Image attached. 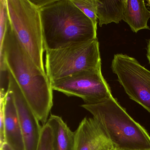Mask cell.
<instances>
[{
	"mask_svg": "<svg viewBox=\"0 0 150 150\" xmlns=\"http://www.w3.org/2000/svg\"><path fill=\"white\" fill-rule=\"evenodd\" d=\"M8 72V71H7ZM8 74V89L13 95L24 140L25 150H36L42 127L24 98L15 80Z\"/></svg>",
	"mask_w": 150,
	"mask_h": 150,
	"instance_id": "obj_8",
	"label": "cell"
},
{
	"mask_svg": "<svg viewBox=\"0 0 150 150\" xmlns=\"http://www.w3.org/2000/svg\"><path fill=\"white\" fill-rule=\"evenodd\" d=\"M36 150H54L52 129L47 123L42 126Z\"/></svg>",
	"mask_w": 150,
	"mask_h": 150,
	"instance_id": "obj_15",
	"label": "cell"
},
{
	"mask_svg": "<svg viewBox=\"0 0 150 150\" xmlns=\"http://www.w3.org/2000/svg\"><path fill=\"white\" fill-rule=\"evenodd\" d=\"M74 150H115V148L100 125L93 117H85L74 132Z\"/></svg>",
	"mask_w": 150,
	"mask_h": 150,
	"instance_id": "obj_9",
	"label": "cell"
},
{
	"mask_svg": "<svg viewBox=\"0 0 150 150\" xmlns=\"http://www.w3.org/2000/svg\"><path fill=\"white\" fill-rule=\"evenodd\" d=\"M30 1L37 7L38 9H40L51 4L53 0H30Z\"/></svg>",
	"mask_w": 150,
	"mask_h": 150,
	"instance_id": "obj_18",
	"label": "cell"
},
{
	"mask_svg": "<svg viewBox=\"0 0 150 150\" xmlns=\"http://www.w3.org/2000/svg\"><path fill=\"white\" fill-rule=\"evenodd\" d=\"M1 150H13V149L6 143L1 147Z\"/></svg>",
	"mask_w": 150,
	"mask_h": 150,
	"instance_id": "obj_20",
	"label": "cell"
},
{
	"mask_svg": "<svg viewBox=\"0 0 150 150\" xmlns=\"http://www.w3.org/2000/svg\"><path fill=\"white\" fill-rule=\"evenodd\" d=\"M4 98H1L0 104V144L1 147L6 144L5 134V109Z\"/></svg>",
	"mask_w": 150,
	"mask_h": 150,
	"instance_id": "obj_17",
	"label": "cell"
},
{
	"mask_svg": "<svg viewBox=\"0 0 150 150\" xmlns=\"http://www.w3.org/2000/svg\"><path fill=\"white\" fill-rule=\"evenodd\" d=\"M73 3L89 19L97 28V17L96 0H71Z\"/></svg>",
	"mask_w": 150,
	"mask_h": 150,
	"instance_id": "obj_14",
	"label": "cell"
},
{
	"mask_svg": "<svg viewBox=\"0 0 150 150\" xmlns=\"http://www.w3.org/2000/svg\"><path fill=\"white\" fill-rule=\"evenodd\" d=\"M96 2L100 27L112 22L119 23L123 19L125 0H96Z\"/></svg>",
	"mask_w": 150,
	"mask_h": 150,
	"instance_id": "obj_13",
	"label": "cell"
},
{
	"mask_svg": "<svg viewBox=\"0 0 150 150\" xmlns=\"http://www.w3.org/2000/svg\"><path fill=\"white\" fill-rule=\"evenodd\" d=\"M6 143L13 150H25L24 140L13 97L7 89L4 98Z\"/></svg>",
	"mask_w": 150,
	"mask_h": 150,
	"instance_id": "obj_10",
	"label": "cell"
},
{
	"mask_svg": "<svg viewBox=\"0 0 150 150\" xmlns=\"http://www.w3.org/2000/svg\"><path fill=\"white\" fill-rule=\"evenodd\" d=\"M40 11L45 50L97 38V28L71 0H53Z\"/></svg>",
	"mask_w": 150,
	"mask_h": 150,
	"instance_id": "obj_2",
	"label": "cell"
},
{
	"mask_svg": "<svg viewBox=\"0 0 150 150\" xmlns=\"http://www.w3.org/2000/svg\"><path fill=\"white\" fill-rule=\"evenodd\" d=\"M147 2H148V5L150 6V1H147Z\"/></svg>",
	"mask_w": 150,
	"mask_h": 150,
	"instance_id": "obj_21",
	"label": "cell"
},
{
	"mask_svg": "<svg viewBox=\"0 0 150 150\" xmlns=\"http://www.w3.org/2000/svg\"><path fill=\"white\" fill-rule=\"evenodd\" d=\"M146 57L148 59V61L150 64V39L148 42V45L147 47V53H146Z\"/></svg>",
	"mask_w": 150,
	"mask_h": 150,
	"instance_id": "obj_19",
	"label": "cell"
},
{
	"mask_svg": "<svg viewBox=\"0 0 150 150\" xmlns=\"http://www.w3.org/2000/svg\"><path fill=\"white\" fill-rule=\"evenodd\" d=\"M46 52V74L51 83L101 67L97 38Z\"/></svg>",
	"mask_w": 150,
	"mask_h": 150,
	"instance_id": "obj_5",
	"label": "cell"
},
{
	"mask_svg": "<svg viewBox=\"0 0 150 150\" xmlns=\"http://www.w3.org/2000/svg\"><path fill=\"white\" fill-rule=\"evenodd\" d=\"M12 74L24 98L43 125L53 106V89L43 72L27 53L11 28L9 22L2 48L0 68Z\"/></svg>",
	"mask_w": 150,
	"mask_h": 150,
	"instance_id": "obj_1",
	"label": "cell"
},
{
	"mask_svg": "<svg viewBox=\"0 0 150 150\" xmlns=\"http://www.w3.org/2000/svg\"><path fill=\"white\" fill-rule=\"evenodd\" d=\"M51 86L53 90L81 98L86 104L100 103L112 96L102 74L101 67L51 82Z\"/></svg>",
	"mask_w": 150,
	"mask_h": 150,
	"instance_id": "obj_7",
	"label": "cell"
},
{
	"mask_svg": "<svg viewBox=\"0 0 150 150\" xmlns=\"http://www.w3.org/2000/svg\"><path fill=\"white\" fill-rule=\"evenodd\" d=\"M52 129L54 150H74V132L61 117L52 115L47 121Z\"/></svg>",
	"mask_w": 150,
	"mask_h": 150,
	"instance_id": "obj_12",
	"label": "cell"
},
{
	"mask_svg": "<svg viewBox=\"0 0 150 150\" xmlns=\"http://www.w3.org/2000/svg\"><path fill=\"white\" fill-rule=\"evenodd\" d=\"M6 0H0V49L2 48L8 26Z\"/></svg>",
	"mask_w": 150,
	"mask_h": 150,
	"instance_id": "obj_16",
	"label": "cell"
},
{
	"mask_svg": "<svg viewBox=\"0 0 150 150\" xmlns=\"http://www.w3.org/2000/svg\"><path fill=\"white\" fill-rule=\"evenodd\" d=\"M150 11L144 0H125L123 20L134 33L142 29L150 30L147 22Z\"/></svg>",
	"mask_w": 150,
	"mask_h": 150,
	"instance_id": "obj_11",
	"label": "cell"
},
{
	"mask_svg": "<svg viewBox=\"0 0 150 150\" xmlns=\"http://www.w3.org/2000/svg\"><path fill=\"white\" fill-rule=\"evenodd\" d=\"M150 150V149H143V150Z\"/></svg>",
	"mask_w": 150,
	"mask_h": 150,
	"instance_id": "obj_22",
	"label": "cell"
},
{
	"mask_svg": "<svg viewBox=\"0 0 150 150\" xmlns=\"http://www.w3.org/2000/svg\"><path fill=\"white\" fill-rule=\"evenodd\" d=\"M100 125L114 145L115 150L150 149V136L111 96L100 103L84 104Z\"/></svg>",
	"mask_w": 150,
	"mask_h": 150,
	"instance_id": "obj_3",
	"label": "cell"
},
{
	"mask_svg": "<svg viewBox=\"0 0 150 150\" xmlns=\"http://www.w3.org/2000/svg\"><path fill=\"white\" fill-rule=\"evenodd\" d=\"M112 71L130 99L150 113V71L125 54L114 55Z\"/></svg>",
	"mask_w": 150,
	"mask_h": 150,
	"instance_id": "obj_6",
	"label": "cell"
},
{
	"mask_svg": "<svg viewBox=\"0 0 150 150\" xmlns=\"http://www.w3.org/2000/svg\"><path fill=\"white\" fill-rule=\"evenodd\" d=\"M8 22L19 42L38 67L46 73L43 62L40 9L30 0H6Z\"/></svg>",
	"mask_w": 150,
	"mask_h": 150,
	"instance_id": "obj_4",
	"label": "cell"
}]
</instances>
